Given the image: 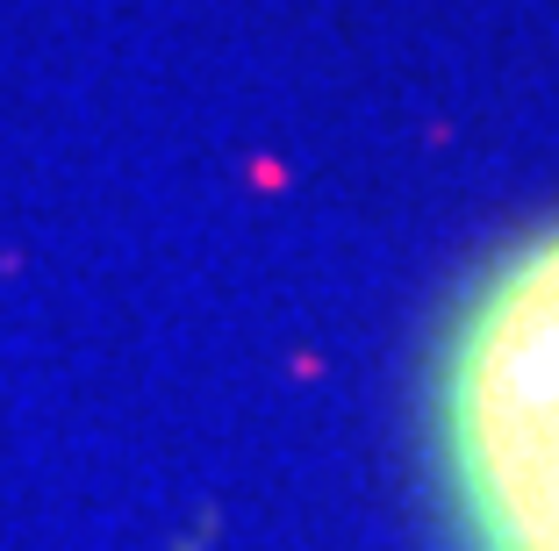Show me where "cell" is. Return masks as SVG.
Wrapping results in <instances>:
<instances>
[{
    "instance_id": "1",
    "label": "cell",
    "mask_w": 559,
    "mask_h": 551,
    "mask_svg": "<svg viewBox=\"0 0 559 551\" xmlns=\"http://www.w3.org/2000/svg\"><path fill=\"white\" fill-rule=\"evenodd\" d=\"M444 444L480 551H559V237L516 251L466 309Z\"/></svg>"
}]
</instances>
